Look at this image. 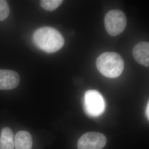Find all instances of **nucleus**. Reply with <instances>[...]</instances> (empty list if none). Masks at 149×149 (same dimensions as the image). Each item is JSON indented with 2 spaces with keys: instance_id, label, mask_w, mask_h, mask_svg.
<instances>
[{
  "instance_id": "20e7f679",
  "label": "nucleus",
  "mask_w": 149,
  "mask_h": 149,
  "mask_svg": "<svg viewBox=\"0 0 149 149\" xmlns=\"http://www.w3.org/2000/svg\"><path fill=\"white\" fill-rule=\"evenodd\" d=\"M84 106L86 113L91 117L100 116L105 109V102L101 94L96 90H89L86 92Z\"/></svg>"
},
{
  "instance_id": "9b49d317",
  "label": "nucleus",
  "mask_w": 149,
  "mask_h": 149,
  "mask_svg": "<svg viewBox=\"0 0 149 149\" xmlns=\"http://www.w3.org/2000/svg\"><path fill=\"white\" fill-rule=\"evenodd\" d=\"M10 14L9 6L6 1L0 0V21L6 19Z\"/></svg>"
},
{
  "instance_id": "7ed1b4c3",
  "label": "nucleus",
  "mask_w": 149,
  "mask_h": 149,
  "mask_svg": "<svg viewBox=\"0 0 149 149\" xmlns=\"http://www.w3.org/2000/svg\"><path fill=\"white\" fill-rule=\"evenodd\" d=\"M104 25L107 33L115 37L122 33L127 26V18L122 11L113 10L109 11L104 18Z\"/></svg>"
},
{
  "instance_id": "1a4fd4ad",
  "label": "nucleus",
  "mask_w": 149,
  "mask_h": 149,
  "mask_svg": "<svg viewBox=\"0 0 149 149\" xmlns=\"http://www.w3.org/2000/svg\"><path fill=\"white\" fill-rule=\"evenodd\" d=\"M13 133L10 128H3L0 136V149H14Z\"/></svg>"
},
{
  "instance_id": "f257e3e1",
  "label": "nucleus",
  "mask_w": 149,
  "mask_h": 149,
  "mask_svg": "<svg viewBox=\"0 0 149 149\" xmlns=\"http://www.w3.org/2000/svg\"><path fill=\"white\" fill-rule=\"evenodd\" d=\"M33 41L38 48L47 53H54L64 46L63 36L55 28L44 27L38 29L34 33Z\"/></svg>"
},
{
  "instance_id": "423d86ee",
  "label": "nucleus",
  "mask_w": 149,
  "mask_h": 149,
  "mask_svg": "<svg viewBox=\"0 0 149 149\" xmlns=\"http://www.w3.org/2000/svg\"><path fill=\"white\" fill-rule=\"evenodd\" d=\"M19 82V75L16 71L10 70H0V90L14 89L18 86Z\"/></svg>"
},
{
  "instance_id": "f03ea898",
  "label": "nucleus",
  "mask_w": 149,
  "mask_h": 149,
  "mask_svg": "<svg viewBox=\"0 0 149 149\" xmlns=\"http://www.w3.org/2000/svg\"><path fill=\"white\" fill-rule=\"evenodd\" d=\"M97 69L104 76L114 79L122 74L124 61L119 54L105 52L101 54L96 60Z\"/></svg>"
},
{
  "instance_id": "f8f14e48",
  "label": "nucleus",
  "mask_w": 149,
  "mask_h": 149,
  "mask_svg": "<svg viewBox=\"0 0 149 149\" xmlns=\"http://www.w3.org/2000/svg\"><path fill=\"white\" fill-rule=\"evenodd\" d=\"M149 103H148V106H147V108H146V116L148 117V119H149Z\"/></svg>"
},
{
  "instance_id": "9d476101",
  "label": "nucleus",
  "mask_w": 149,
  "mask_h": 149,
  "mask_svg": "<svg viewBox=\"0 0 149 149\" xmlns=\"http://www.w3.org/2000/svg\"><path fill=\"white\" fill-rule=\"evenodd\" d=\"M62 0H43L40 1V5L44 10L53 11L62 4Z\"/></svg>"
},
{
  "instance_id": "0eeeda50",
  "label": "nucleus",
  "mask_w": 149,
  "mask_h": 149,
  "mask_svg": "<svg viewBox=\"0 0 149 149\" xmlns=\"http://www.w3.org/2000/svg\"><path fill=\"white\" fill-rule=\"evenodd\" d=\"M133 54L134 59L139 64L149 67V43L143 42L137 44L134 48Z\"/></svg>"
},
{
  "instance_id": "39448f33",
  "label": "nucleus",
  "mask_w": 149,
  "mask_h": 149,
  "mask_svg": "<svg viewBox=\"0 0 149 149\" xmlns=\"http://www.w3.org/2000/svg\"><path fill=\"white\" fill-rule=\"evenodd\" d=\"M106 136L101 133L88 132L83 135L77 143L78 149H102L106 144Z\"/></svg>"
},
{
  "instance_id": "6e6552de",
  "label": "nucleus",
  "mask_w": 149,
  "mask_h": 149,
  "mask_svg": "<svg viewBox=\"0 0 149 149\" xmlns=\"http://www.w3.org/2000/svg\"><path fill=\"white\" fill-rule=\"evenodd\" d=\"M32 136L26 131H19L16 134L14 139V145L16 149H32Z\"/></svg>"
}]
</instances>
